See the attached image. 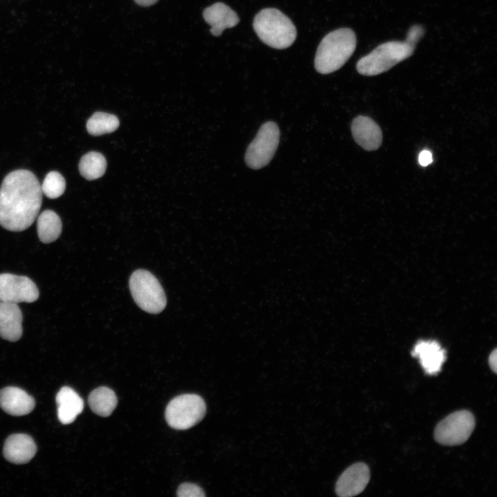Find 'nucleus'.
Returning a JSON list of instances; mask_svg holds the SVG:
<instances>
[{
  "label": "nucleus",
  "instance_id": "nucleus-1",
  "mask_svg": "<svg viewBox=\"0 0 497 497\" xmlns=\"http://www.w3.org/2000/svg\"><path fill=\"white\" fill-rule=\"evenodd\" d=\"M42 194L31 171L19 169L8 173L0 186V225L11 231L28 228L38 215Z\"/></svg>",
  "mask_w": 497,
  "mask_h": 497
},
{
  "label": "nucleus",
  "instance_id": "nucleus-2",
  "mask_svg": "<svg viewBox=\"0 0 497 497\" xmlns=\"http://www.w3.org/2000/svg\"><path fill=\"white\" fill-rule=\"evenodd\" d=\"M356 47V36L350 28H342L327 34L320 43L314 65L321 74L340 69L350 58Z\"/></svg>",
  "mask_w": 497,
  "mask_h": 497
},
{
  "label": "nucleus",
  "instance_id": "nucleus-3",
  "mask_svg": "<svg viewBox=\"0 0 497 497\" xmlns=\"http://www.w3.org/2000/svg\"><path fill=\"white\" fill-rule=\"evenodd\" d=\"M253 26L260 39L273 48H286L297 37L296 28L291 20L275 8L260 11L254 18Z\"/></svg>",
  "mask_w": 497,
  "mask_h": 497
},
{
  "label": "nucleus",
  "instance_id": "nucleus-4",
  "mask_svg": "<svg viewBox=\"0 0 497 497\" xmlns=\"http://www.w3.org/2000/svg\"><path fill=\"white\" fill-rule=\"evenodd\" d=\"M414 49L406 41L384 43L359 59L356 69L360 74L365 76L381 74L409 58L413 53Z\"/></svg>",
  "mask_w": 497,
  "mask_h": 497
},
{
  "label": "nucleus",
  "instance_id": "nucleus-5",
  "mask_svg": "<svg viewBox=\"0 0 497 497\" xmlns=\"http://www.w3.org/2000/svg\"><path fill=\"white\" fill-rule=\"evenodd\" d=\"M131 295L142 310L150 313L162 312L166 305L164 291L158 280L149 271H135L129 280Z\"/></svg>",
  "mask_w": 497,
  "mask_h": 497
},
{
  "label": "nucleus",
  "instance_id": "nucleus-6",
  "mask_svg": "<svg viewBox=\"0 0 497 497\" xmlns=\"http://www.w3.org/2000/svg\"><path fill=\"white\" fill-rule=\"evenodd\" d=\"M206 408V404L199 396L180 395L168 404L165 418L168 425L175 429H188L202 420Z\"/></svg>",
  "mask_w": 497,
  "mask_h": 497
},
{
  "label": "nucleus",
  "instance_id": "nucleus-7",
  "mask_svg": "<svg viewBox=\"0 0 497 497\" xmlns=\"http://www.w3.org/2000/svg\"><path fill=\"white\" fill-rule=\"evenodd\" d=\"M280 141V130L273 121H267L260 128L245 154L246 165L253 169L266 166L272 159Z\"/></svg>",
  "mask_w": 497,
  "mask_h": 497
},
{
  "label": "nucleus",
  "instance_id": "nucleus-8",
  "mask_svg": "<svg viewBox=\"0 0 497 497\" xmlns=\"http://www.w3.org/2000/svg\"><path fill=\"white\" fill-rule=\"evenodd\" d=\"M475 427V418L467 410L454 412L436 427L434 438L443 445H458L466 442Z\"/></svg>",
  "mask_w": 497,
  "mask_h": 497
},
{
  "label": "nucleus",
  "instance_id": "nucleus-9",
  "mask_svg": "<svg viewBox=\"0 0 497 497\" xmlns=\"http://www.w3.org/2000/svg\"><path fill=\"white\" fill-rule=\"evenodd\" d=\"M39 296L37 285L29 277L12 273L0 274V301L30 303L36 301Z\"/></svg>",
  "mask_w": 497,
  "mask_h": 497
},
{
  "label": "nucleus",
  "instance_id": "nucleus-10",
  "mask_svg": "<svg viewBox=\"0 0 497 497\" xmlns=\"http://www.w3.org/2000/svg\"><path fill=\"white\" fill-rule=\"evenodd\" d=\"M370 479L368 466L357 462L348 467L339 477L335 485V493L341 497H350L360 494Z\"/></svg>",
  "mask_w": 497,
  "mask_h": 497
},
{
  "label": "nucleus",
  "instance_id": "nucleus-11",
  "mask_svg": "<svg viewBox=\"0 0 497 497\" xmlns=\"http://www.w3.org/2000/svg\"><path fill=\"white\" fill-rule=\"evenodd\" d=\"M353 137L358 144L366 150H377L382 144L380 126L370 117L360 115L351 124Z\"/></svg>",
  "mask_w": 497,
  "mask_h": 497
},
{
  "label": "nucleus",
  "instance_id": "nucleus-12",
  "mask_svg": "<svg viewBox=\"0 0 497 497\" xmlns=\"http://www.w3.org/2000/svg\"><path fill=\"white\" fill-rule=\"evenodd\" d=\"M37 446L33 439L24 433L10 436L3 446L5 458L14 464L28 462L35 456Z\"/></svg>",
  "mask_w": 497,
  "mask_h": 497
},
{
  "label": "nucleus",
  "instance_id": "nucleus-13",
  "mask_svg": "<svg viewBox=\"0 0 497 497\" xmlns=\"http://www.w3.org/2000/svg\"><path fill=\"white\" fill-rule=\"evenodd\" d=\"M35 406L34 398L20 388L8 387L0 390V407L11 416L26 415Z\"/></svg>",
  "mask_w": 497,
  "mask_h": 497
},
{
  "label": "nucleus",
  "instance_id": "nucleus-14",
  "mask_svg": "<svg viewBox=\"0 0 497 497\" xmlns=\"http://www.w3.org/2000/svg\"><path fill=\"white\" fill-rule=\"evenodd\" d=\"M413 356L418 358L425 372L428 375L438 373L445 360V351L436 341L420 340L415 345Z\"/></svg>",
  "mask_w": 497,
  "mask_h": 497
},
{
  "label": "nucleus",
  "instance_id": "nucleus-15",
  "mask_svg": "<svg viewBox=\"0 0 497 497\" xmlns=\"http://www.w3.org/2000/svg\"><path fill=\"white\" fill-rule=\"evenodd\" d=\"M203 17L206 22L211 26V33L215 37L221 35L226 28L235 26L240 21L237 13L222 2L206 8L203 11Z\"/></svg>",
  "mask_w": 497,
  "mask_h": 497
},
{
  "label": "nucleus",
  "instance_id": "nucleus-16",
  "mask_svg": "<svg viewBox=\"0 0 497 497\" xmlns=\"http://www.w3.org/2000/svg\"><path fill=\"white\" fill-rule=\"evenodd\" d=\"M22 321L17 304L0 301V337L10 342L19 340L23 332Z\"/></svg>",
  "mask_w": 497,
  "mask_h": 497
},
{
  "label": "nucleus",
  "instance_id": "nucleus-17",
  "mask_svg": "<svg viewBox=\"0 0 497 497\" xmlns=\"http://www.w3.org/2000/svg\"><path fill=\"white\" fill-rule=\"evenodd\" d=\"M57 416L64 425L74 422L84 409V400L79 394L69 387H62L56 396Z\"/></svg>",
  "mask_w": 497,
  "mask_h": 497
},
{
  "label": "nucleus",
  "instance_id": "nucleus-18",
  "mask_svg": "<svg viewBox=\"0 0 497 497\" xmlns=\"http://www.w3.org/2000/svg\"><path fill=\"white\" fill-rule=\"evenodd\" d=\"M91 410L98 416H109L117 405L115 392L108 387H100L94 389L88 396Z\"/></svg>",
  "mask_w": 497,
  "mask_h": 497
},
{
  "label": "nucleus",
  "instance_id": "nucleus-19",
  "mask_svg": "<svg viewBox=\"0 0 497 497\" xmlns=\"http://www.w3.org/2000/svg\"><path fill=\"white\" fill-rule=\"evenodd\" d=\"M37 234L45 244L55 241L61 235L62 223L59 215L51 210L43 211L37 218Z\"/></svg>",
  "mask_w": 497,
  "mask_h": 497
},
{
  "label": "nucleus",
  "instance_id": "nucleus-20",
  "mask_svg": "<svg viewBox=\"0 0 497 497\" xmlns=\"http://www.w3.org/2000/svg\"><path fill=\"white\" fill-rule=\"evenodd\" d=\"M106 165V160L102 154L91 151L81 158L79 170L84 178L88 180H93L101 177L104 174Z\"/></svg>",
  "mask_w": 497,
  "mask_h": 497
},
{
  "label": "nucleus",
  "instance_id": "nucleus-21",
  "mask_svg": "<svg viewBox=\"0 0 497 497\" xmlns=\"http://www.w3.org/2000/svg\"><path fill=\"white\" fill-rule=\"evenodd\" d=\"M119 125V121L115 115L96 112L88 120L86 128L89 134L98 136L115 131Z\"/></svg>",
  "mask_w": 497,
  "mask_h": 497
},
{
  "label": "nucleus",
  "instance_id": "nucleus-22",
  "mask_svg": "<svg viewBox=\"0 0 497 497\" xmlns=\"http://www.w3.org/2000/svg\"><path fill=\"white\" fill-rule=\"evenodd\" d=\"M42 193L50 199L60 197L65 191L66 181L57 171L48 173L41 186Z\"/></svg>",
  "mask_w": 497,
  "mask_h": 497
},
{
  "label": "nucleus",
  "instance_id": "nucleus-23",
  "mask_svg": "<svg viewBox=\"0 0 497 497\" xmlns=\"http://www.w3.org/2000/svg\"><path fill=\"white\" fill-rule=\"evenodd\" d=\"M177 495L179 497H203L205 494L197 485L186 483L179 485Z\"/></svg>",
  "mask_w": 497,
  "mask_h": 497
},
{
  "label": "nucleus",
  "instance_id": "nucleus-24",
  "mask_svg": "<svg viewBox=\"0 0 497 497\" xmlns=\"http://www.w3.org/2000/svg\"><path fill=\"white\" fill-rule=\"evenodd\" d=\"M424 34H425V29L422 26H420V25L412 26L407 32L405 41L407 43H409V45H411V46L415 48L416 44L423 37Z\"/></svg>",
  "mask_w": 497,
  "mask_h": 497
},
{
  "label": "nucleus",
  "instance_id": "nucleus-25",
  "mask_svg": "<svg viewBox=\"0 0 497 497\" xmlns=\"http://www.w3.org/2000/svg\"><path fill=\"white\" fill-rule=\"evenodd\" d=\"M418 161L421 166H428L432 162L431 153L427 150H422L419 155Z\"/></svg>",
  "mask_w": 497,
  "mask_h": 497
},
{
  "label": "nucleus",
  "instance_id": "nucleus-26",
  "mask_svg": "<svg viewBox=\"0 0 497 497\" xmlns=\"http://www.w3.org/2000/svg\"><path fill=\"white\" fill-rule=\"evenodd\" d=\"M489 364L491 369L494 372H497V351L495 349L489 357Z\"/></svg>",
  "mask_w": 497,
  "mask_h": 497
},
{
  "label": "nucleus",
  "instance_id": "nucleus-27",
  "mask_svg": "<svg viewBox=\"0 0 497 497\" xmlns=\"http://www.w3.org/2000/svg\"><path fill=\"white\" fill-rule=\"evenodd\" d=\"M134 1L137 4L141 6H144V7L150 6L152 5H154L155 3H156L158 1V0H134Z\"/></svg>",
  "mask_w": 497,
  "mask_h": 497
}]
</instances>
